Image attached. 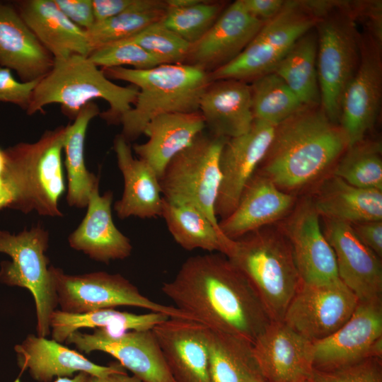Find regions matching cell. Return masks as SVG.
Returning <instances> with one entry per match:
<instances>
[{"label": "cell", "mask_w": 382, "mask_h": 382, "mask_svg": "<svg viewBox=\"0 0 382 382\" xmlns=\"http://www.w3.org/2000/svg\"><path fill=\"white\" fill-rule=\"evenodd\" d=\"M161 291L192 320L252 345L272 322L248 279L220 253L190 257Z\"/></svg>", "instance_id": "6da1fadb"}, {"label": "cell", "mask_w": 382, "mask_h": 382, "mask_svg": "<svg viewBox=\"0 0 382 382\" xmlns=\"http://www.w3.org/2000/svg\"><path fill=\"white\" fill-rule=\"evenodd\" d=\"M347 147L343 130L320 106L303 105L277 125L257 171L291 194L322 178Z\"/></svg>", "instance_id": "7a4b0ae2"}, {"label": "cell", "mask_w": 382, "mask_h": 382, "mask_svg": "<svg viewBox=\"0 0 382 382\" xmlns=\"http://www.w3.org/2000/svg\"><path fill=\"white\" fill-rule=\"evenodd\" d=\"M66 131L67 125L59 126L35 142L0 148V210L62 216L58 202L65 191L62 154Z\"/></svg>", "instance_id": "3957f363"}, {"label": "cell", "mask_w": 382, "mask_h": 382, "mask_svg": "<svg viewBox=\"0 0 382 382\" xmlns=\"http://www.w3.org/2000/svg\"><path fill=\"white\" fill-rule=\"evenodd\" d=\"M102 70L109 79L127 81L139 88L135 104L118 121L122 126L120 134L129 142L143 134L146 125L158 115L199 111L200 98L211 82L208 72L185 64Z\"/></svg>", "instance_id": "277c9868"}, {"label": "cell", "mask_w": 382, "mask_h": 382, "mask_svg": "<svg viewBox=\"0 0 382 382\" xmlns=\"http://www.w3.org/2000/svg\"><path fill=\"white\" fill-rule=\"evenodd\" d=\"M138 93L134 85L122 86L112 82L88 57L73 55L54 59L52 69L35 88L26 112L32 115L43 112L47 105L58 103L75 119L83 106L100 98L110 106L101 117L111 124L118 123L135 104Z\"/></svg>", "instance_id": "5b68a950"}, {"label": "cell", "mask_w": 382, "mask_h": 382, "mask_svg": "<svg viewBox=\"0 0 382 382\" xmlns=\"http://www.w3.org/2000/svg\"><path fill=\"white\" fill-rule=\"evenodd\" d=\"M259 295L272 321H282L301 284L291 245L279 230L263 227L229 240L223 253Z\"/></svg>", "instance_id": "8992f818"}, {"label": "cell", "mask_w": 382, "mask_h": 382, "mask_svg": "<svg viewBox=\"0 0 382 382\" xmlns=\"http://www.w3.org/2000/svg\"><path fill=\"white\" fill-rule=\"evenodd\" d=\"M226 139L204 130L169 161L158 178L165 200L196 207L219 231L215 205L221 181L220 154Z\"/></svg>", "instance_id": "52a82bcc"}, {"label": "cell", "mask_w": 382, "mask_h": 382, "mask_svg": "<svg viewBox=\"0 0 382 382\" xmlns=\"http://www.w3.org/2000/svg\"><path fill=\"white\" fill-rule=\"evenodd\" d=\"M320 17L311 1H285L237 57L209 73L211 81L235 79L247 83L272 72L294 43L316 27Z\"/></svg>", "instance_id": "ba28073f"}, {"label": "cell", "mask_w": 382, "mask_h": 382, "mask_svg": "<svg viewBox=\"0 0 382 382\" xmlns=\"http://www.w3.org/2000/svg\"><path fill=\"white\" fill-rule=\"evenodd\" d=\"M49 232L41 225L18 234L0 230V253L12 262L1 263L0 281L25 288L32 294L36 310V332L39 337L51 334V317L58 305L49 258Z\"/></svg>", "instance_id": "9c48e42d"}, {"label": "cell", "mask_w": 382, "mask_h": 382, "mask_svg": "<svg viewBox=\"0 0 382 382\" xmlns=\"http://www.w3.org/2000/svg\"><path fill=\"white\" fill-rule=\"evenodd\" d=\"M50 271L57 303L63 312L81 314L127 306L164 313L170 318L192 320L174 306L158 303L146 297L136 286L120 274L94 272L71 275L52 265Z\"/></svg>", "instance_id": "30bf717a"}, {"label": "cell", "mask_w": 382, "mask_h": 382, "mask_svg": "<svg viewBox=\"0 0 382 382\" xmlns=\"http://www.w3.org/2000/svg\"><path fill=\"white\" fill-rule=\"evenodd\" d=\"M317 28V72L320 107L337 123L343 91L356 71L359 47L355 24L351 16L320 18Z\"/></svg>", "instance_id": "8fae6325"}, {"label": "cell", "mask_w": 382, "mask_h": 382, "mask_svg": "<svg viewBox=\"0 0 382 382\" xmlns=\"http://www.w3.org/2000/svg\"><path fill=\"white\" fill-rule=\"evenodd\" d=\"M358 303L357 297L340 279L323 284L301 283L282 322L313 342L339 329Z\"/></svg>", "instance_id": "7c38bea8"}, {"label": "cell", "mask_w": 382, "mask_h": 382, "mask_svg": "<svg viewBox=\"0 0 382 382\" xmlns=\"http://www.w3.org/2000/svg\"><path fill=\"white\" fill-rule=\"evenodd\" d=\"M382 355V301L359 302L329 336L313 342V366L326 370Z\"/></svg>", "instance_id": "4fadbf2b"}, {"label": "cell", "mask_w": 382, "mask_h": 382, "mask_svg": "<svg viewBox=\"0 0 382 382\" xmlns=\"http://www.w3.org/2000/svg\"><path fill=\"white\" fill-rule=\"evenodd\" d=\"M66 342L85 353L110 354L142 382H175L152 330L114 333L96 328L92 334L77 330Z\"/></svg>", "instance_id": "5bb4252c"}, {"label": "cell", "mask_w": 382, "mask_h": 382, "mask_svg": "<svg viewBox=\"0 0 382 382\" xmlns=\"http://www.w3.org/2000/svg\"><path fill=\"white\" fill-rule=\"evenodd\" d=\"M290 213L279 229L289 242L301 283L323 284L340 279L334 252L312 199H303Z\"/></svg>", "instance_id": "9a60e30c"}, {"label": "cell", "mask_w": 382, "mask_h": 382, "mask_svg": "<svg viewBox=\"0 0 382 382\" xmlns=\"http://www.w3.org/2000/svg\"><path fill=\"white\" fill-rule=\"evenodd\" d=\"M277 125L254 119L250 129L227 139L220 154L221 185L215 214L225 219L236 208L246 184L265 158Z\"/></svg>", "instance_id": "2e32d148"}, {"label": "cell", "mask_w": 382, "mask_h": 382, "mask_svg": "<svg viewBox=\"0 0 382 382\" xmlns=\"http://www.w3.org/2000/svg\"><path fill=\"white\" fill-rule=\"evenodd\" d=\"M378 47L373 42L359 49L357 68L342 96L338 122L348 147L364 139L378 113L382 85Z\"/></svg>", "instance_id": "e0dca14e"}, {"label": "cell", "mask_w": 382, "mask_h": 382, "mask_svg": "<svg viewBox=\"0 0 382 382\" xmlns=\"http://www.w3.org/2000/svg\"><path fill=\"white\" fill-rule=\"evenodd\" d=\"M265 382H303L311 379L313 342L282 321H272L253 344Z\"/></svg>", "instance_id": "ac0fdd59"}, {"label": "cell", "mask_w": 382, "mask_h": 382, "mask_svg": "<svg viewBox=\"0 0 382 382\" xmlns=\"http://www.w3.org/2000/svg\"><path fill=\"white\" fill-rule=\"evenodd\" d=\"M323 233L334 252L340 279L359 302L382 301L381 258L349 224L325 219Z\"/></svg>", "instance_id": "d6986e66"}, {"label": "cell", "mask_w": 382, "mask_h": 382, "mask_svg": "<svg viewBox=\"0 0 382 382\" xmlns=\"http://www.w3.org/2000/svg\"><path fill=\"white\" fill-rule=\"evenodd\" d=\"M263 24L237 0L224 8L202 37L190 45L184 64L209 74L237 57Z\"/></svg>", "instance_id": "ffe728a7"}, {"label": "cell", "mask_w": 382, "mask_h": 382, "mask_svg": "<svg viewBox=\"0 0 382 382\" xmlns=\"http://www.w3.org/2000/svg\"><path fill=\"white\" fill-rule=\"evenodd\" d=\"M152 331L175 382H211L207 327L192 320L168 318Z\"/></svg>", "instance_id": "44dd1931"}, {"label": "cell", "mask_w": 382, "mask_h": 382, "mask_svg": "<svg viewBox=\"0 0 382 382\" xmlns=\"http://www.w3.org/2000/svg\"><path fill=\"white\" fill-rule=\"evenodd\" d=\"M294 204L292 194L281 190L256 170L244 187L234 210L219 221V229L226 238L238 239L285 218Z\"/></svg>", "instance_id": "7402d4cb"}, {"label": "cell", "mask_w": 382, "mask_h": 382, "mask_svg": "<svg viewBox=\"0 0 382 382\" xmlns=\"http://www.w3.org/2000/svg\"><path fill=\"white\" fill-rule=\"evenodd\" d=\"M15 351L21 373L28 370L38 382H51L54 377L70 378L79 372L99 377L126 372L120 363L109 366L96 364L54 340L33 334L28 335L21 344L16 345Z\"/></svg>", "instance_id": "603a6c76"}, {"label": "cell", "mask_w": 382, "mask_h": 382, "mask_svg": "<svg viewBox=\"0 0 382 382\" xmlns=\"http://www.w3.org/2000/svg\"><path fill=\"white\" fill-rule=\"evenodd\" d=\"M112 199L111 191L100 195L97 187L90 196L84 218L68 238L71 248L107 264L128 257L132 250L130 240L114 224Z\"/></svg>", "instance_id": "cb8c5ba5"}, {"label": "cell", "mask_w": 382, "mask_h": 382, "mask_svg": "<svg viewBox=\"0 0 382 382\" xmlns=\"http://www.w3.org/2000/svg\"><path fill=\"white\" fill-rule=\"evenodd\" d=\"M13 4L54 59L73 55L88 57L91 52L86 30L71 21L54 0H21Z\"/></svg>", "instance_id": "d4e9b609"}, {"label": "cell", "mask_w": 382, "mask_h": 382, "mask_svg": "<svg viewBox=\"0 0 382 382\" xmlns=\"http://www.w3.org/2000/svg\"><path fill=\"white\" fill-rule=\"evenodd\" d=\"M113 149L124 179L122 197L114 204L118 217L161 216L163 196L156 171L146 161L134 158L130 143L121 134L115 137Z\"/></svg>", "instance_id": "484cf974"}, {"label": "cell", "mask_w": 382, "mask_h": 382, "mask_svg": "<svg viewBox=\"0 0 382 382\" xmlns=\"http://www.w3.org/2000/svg\"><path fill=\"white\" fill-rule=\"evenodd\" d=\"M54 62L13 4L0 1V66L15 71L22 81L28 82L47 74Z\"/></svg>", "instance_id": "4316f807"}, {"label": "cell", "mask_w": 382, "mask_h": 382, "mask_svg": "<svg viewBox=\"0 0 382 382\" xmlns=\"http://www.w3.org/2000/svg\"><path fill=\"white\" fill-rule=\"evenodd\" d=\"M199 111L209 133L226 139L241 135L254 121L250 86L235 79L212 81L200 98Z\"/></svg>", "instance_id": "83f0119b"}, {"label": "cell", "mask_w": 382, "mask_h": 382, "mask_svg": "<svg viewBox=\"0 0 382 382\" xmlns=\"http://www.w3.org/2000/svg\"><path fill=\"white\" fill-rule=\"evenodd\" d=\"M204 129V120L199 111L161 115L145 127L143 134L148 137L147 141L136 144L132 149L159 178L169 161Z\"/></svg>", "instance_id": "f1b7e54d"}, {"label": "cell", "mask_w": 382, "mask_h": 382, "mask_svg": "<svg viewBox=\"0 0 382 382\" xmlns=\"http://www.w3.org/2000/svg\"><path fill=\"white\" fill-rule=\"evenodd\" d=\"M320 216L350 225L382 221V190L361 188L331 175L311 198Z\"/></svg>", "instance_id": "f546056e"}, {"label": "cell", "mask_w": 382, "mask_h": 382, "mask_svg": "<svg viewBox=\"0 0 382 382\" xmlns=\"http://www.w3.org/2000/svg\"><path fill=\"white\" fill-rule=\"evenodd\" d=\"M99 114L98 105L91 102L79 110L74 122L67 125L63 150L68 180L66 201L70 207H86L92 192L99 187V178L88 171L84 158L86 131L91 120Z\"/></svg>", "instance_id": "4dcf8cb0"}, {"label": "cell", "mask_w": 382, "mask_h": 382, "mask_svg": "<svg viewBox=\"0 0 382 382\" xmlns=\"http://www.w3.org/2000/svg\"><path fill=\"white\" fill-rule=\"evenodd\" d=\"M211 382H264L249 342L208 328Z\"/></svg>", "instance_id": "1f68e13d"}, {"label": "cell", "mask_w": 382, "mask_h": 382, "mask_svg": "<svg viewBox=\"0 0 382 382\" xmlns=\"http://www.w3.org/2000/svg\"><path fill=\"white\" fill-rule=\"evenodd\" d=\"M168 318L161 313L135 314L114 308L100 309L81 314L55 310L51 317V335L52 340L61 343L66 341L75 331L85 328H102L114 333L152 330Z\"/></svg>", "instance_id": "d6a6232c"}, {"label": "cell", "mask_w": 382, "mask_h": 382, "mask_svg": "<svg viewBox=\"0 0 382 382\" xmlns=\"http://www.w3.org/2000/svg\"><path fill=\"white\" fill-rule=\"evenodd\" d=\"M161 216L175 241L185 250L202 249L223 254L230 240L192 204L170 202L163 198Z\"/></svg>", "instance_id": "836d02e7"}, {"label": "cell", "mask_w": 382, "mask_h": 382, "mask_svg": "<svg viewBox=\"0 0 382 382\" xmlns=\"http://www.w3.org/2000/svg\"><path fill=\"white\" fill-rule=\"evenodd\" d=\"M311 30L301 37L272 72L278 75L305 106L320 103L317 72V33Z\"/></svg>", "instance_id": "e575fe53"}, {"label": "cell", "mask_w": 382, "mask_h": 382, "mask_svg": "<svg viewBox=\"0 0 382 382\" xmlns=\"http://www.w3.org/2000/svg\"><path fill=\"white\" fill-rule=\"evenodd\" d=\"M166 8L165 1L135 0L123 13L96 22L86 30L92 51L102 45L132 37L148 26L163 21Z\"/></svg>", "instance_id": "d590c367"}, {"label": "cell", "mask_w": 382, "mask_h": 382, "mask_svg": "<svg viewBox=\"0 0 382 382\" xmlns=\"http://www.w3.org/2000/svg\"><path fill=\"white\" fill-rule=\"evenodd\" d=\"M250 86L254 119L277 125L303 106L286 83L274 72L254 79Z\"/></svg>", "instance_id": "8d00e7d4"}, {"label": "cell", "mask_w": 382, "mask_h": 382, "mask_svg": "<svg viewBox=\"0 0 382 382\" xmlns=\"http://www.w3.org/2000/svg\"><path fill=\"white\" fill-rule=\"evenodd\" d=\"M381 144L364 139L348 147L332 175L355 187L382 190Z\"/></svg>", "instance_id": "74e56055"}, {"label": "cell", "mask_w": 382, "mask_h": 382, "mask_svg": "<svg viewBox=\"0 0 382 382\" xmlns=\"http://www.w3.org/2000/svg\"><path fill=\"white\" fill-rule=\"evenodd\" d=\"M225 4L205 1L185 8H167L164 25L190 45L197 42L214 25Z\"/></svg>", "instance_id": "f35d334b"}, {"label": "cell", "mask_w": 382, "mask_h": 382, "mask_svg": "<svg viewBox=\"0 0 382 382\" xmlns=\"http://www.w3.org/2000/svg\"><path fill=\"white\" fill-rule=\"evenodd\" d=\"M162 64H184L190 44L167 28L163 21L129 37Z\"/></svg>", "instance_id": "ab89813d"}, {"label": "cell", "mask_w": 382, "mask_h": 382, "mask_svg": "<svg viewBox=\"0 0 382 382\" xmlns=\"http://www.w3.org/2000/svg\"><path fill=\"white\" fill-rule=\"evenodd\" d=\"M88 58L102 69L128 65L134 69H148L162 64L131 38L102 45L93 50Z\"/></svg>", "instance_id": "60d3db41"}, {"label": "cell", "mask_w": 382, "mask_h": 382, "mask_svg": "<svg viewBox=\"0 0 382 382\" xmlns=\"http://www.w3.org/2000/svg\"><path fill=\"white\" fill-rule=\"evenodd\" d=\"M312 382H382L381 357H370L326 370L314 369Z\"/></svg>", "instance_id": "b9f144b4"}, {"label": "cell", "mask_w": 382, "mask_h": 382, "mask_svg": "<svg viewBox=\"0 0 382 382\" xmlns=\"http://www.w3.org/2000/svg\"><path fill=\"white\" fill-rule=\"evenodd\" d=\"M40 80L20 82L14 78L11 69L0 66V102L13 103L26 111Z\"/></svg>", "instance_id": "7bdbcfd3"}, {"label": "cell", "mask_w": 382, "mask_h": 382, "mask_svg": "<svg viewBox=\"0 0 382 382\" xmlns=\"http://www.w3.org/2000/svg\"><path fill=\"white\" fill-rule=\"evenodd\" d=\"M62 12L74 24L85 30L96 23L92 0H54Z\"/></svg>", "instance_id": "ee69618b"}, {"label": "cell", "mask_w": 382, "mask_h": 382, "mask_svg": "<svg viewBox=\"0 0 382 382\" xmlns=\"http://www.w3.org/2000/svg\"><path fill=\"white\" fill-rule=\"evenodd\" d=\"M357 238L380 258L382 257V221L351 225Z\"/></svg>", "instance_id": "f6af8a7d"}, {"label": "cell", "mask_w": 382, "mask_h": 382, "mask_svg": "<svg viewBox=\"0 0 382 382\" xmlns=\"http://www.w3.org/2000/svg\"><path fill=\"white\" fill-rule=\"evenodd\" d=\"M247 12L265 23L274 17L282 8V0H241Z\"/></svg>", "instance_id": "bcb514c9"}, {"label": "cell", "mask_w": 382, "mask_h": 382, "mask_svg": "<svg viewBox=\"0 0 382 382\" xmlns=\"http://www.w3.org/2000/svg\"><path fill=\"white\" fill-rule=\"evenodd\" d=\"M135 0H92L96 22L103 21L127 11Z\"/></svg>", "instance_id": "7dc6e473"}, {"label": "cell", "mask_w": 382, "mask_h": 382, "mask_svg": "<svg viewBox=\"0 0 382 382\" xmlns=\"http://www.w3.org/2000/svg\"><path fill=\"white\" fill-rule=\"evenodd\" d=\"M85 382H142L135 376H129L125 373H114L105 376L88 375Z\"/></svg>", "instance_id": "c3c4849f"}, {"label": "cell", "mask_w": 382, "mask_h": 382, "mask_svg": "<svg viewBox=\"0 0 382 382\" xmlns=\"http://www.w3.org/2000/svg\"><path fill=\"white\" fill-rule=\"evenodd\" d=\"M202 0H166L167 8H185L195 5Z\"/></svg>", "instance_id": "681fc988"}, {"label": "cell", "mask_w": 382, "mask_h": 382, "mask_svg": "<svg viewBox=\"0 0 382 382\" xmlns=\"http://www.w3.org/2000/svg\"><path fill=\"white\" fill-rule=\"evenodd\" d=\"M88 376L86 373L79 372L74 377L57 378L54 382H85Z\"/></svg>", "instance_id": "f907efd6"}, {"label": "cell", "mask_w": 382, "mask_h": 382, "mask_svg": "<svg viewBox=\"0 0 382 382\" xmlns=\"http://www.w3.org/2000/svg\"><path fill=\"white\" fill-rule=\"evenodd\" d=\"M303 382H312V381H311V379L306 380V381H305Z\"/></svg>", "instance_id": "816d5d0a"}, {"label": "cell", "mask_w": 382, "mask_h": 382, "mask_svg": "<svg viewBox=\"0 0 382 382\" xmlns=\"http://www.w3.org/2000/svg\"><path fill=\"white\" fill-rule=\"evenodd\" d=\"M264 382H265V381H264Z\"/></svg>", "instance_id": "f5cc1de1"}]
</instances>
